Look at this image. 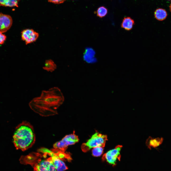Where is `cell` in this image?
Wrapping results in <instances>:
<instances>
[{
    "instance_id": "1",
    "label": "cell",
    "mask_w": 171,
    "mask_h": 171,
    "mask_svg": "<svg viewBox=\"0 0 171 171\" xmlns=\"http://www.w3.org/2000/svg\"><path fill=\"white\" fill-rule=\"evenodd\" d=\"M64 100L61 90L55 87L43 90L40 96L31 100L29 105L34 112L42 116H48L57 114V109Z\"/></svg>"
},
{
    "instance_id": "2",
    "label": "cell",
    "mask_w": 171,
    "mask_h": 171,
    "mask_svg": "<svg viewBox=\"0 0 171 171\" xmlns=\"http://www.w3.org/2000/svg\"><path fill=\"white\" fill-rule=\"evenodd\" d=\"M52 151L45 148L39 149L38 152H33L26 156H22L20 163L29 164L34 171H56L51 156Z\"/></svg>"
},
{
    "instance_id": "3",
    "label": "cell",
    "mask_w": 171,
    "mask_h": 171,
    "mask_svg": "<svg viewBox=\"0 0 171 171\" xmlns=\"http://www.w3.org/2000/svg\"><path fill=\"white\" fill-rule=\"evenodd\" d=\"M13 139L14 144L17 149L24 151L31 148L36 139L32 126L27 121L22 122L16 128Z\"/></svg>"
},
{
    "instance_id": "4",
    "label": "cell",
    "mask_w": 171,
    "mask_h": 171,
    "mask_svg": "<svg viewBox=\"0 0 171 171\" xmlns=\"http://www.w3.org/2000/svg\"><path fill=\"white\" fill-rule=\"evenodd\" d=\"M107 140V136L106 135L96 132L86 142L82 144L81 148L83 152H86L96 147H103Z\"/></svg>"
},
{
    "instance_id": "5",
    "label": "cell",
    "mask_w": 171,
    "mask_h": 171,
    "mask_svg": "<svg viewBox=\"0 0 171 171\" xmlns=\"http://www.w3.org/2000/svg\"><path fill=\"white\" fill-rule=\"evenodd\" d=\"M79 139L74 131L72 134L67 135L61 140L55 143L53 145L54 148L65 152L68 147L78 142Z\"/></svg>"
},
{
    "instance_id": "6",
    "label": "cell",
    "mask_w": 171,
    "mask_h": 171,
    "mask_svg": "<svg viewBox=\"0 0 171 171\" xmlns=\"http://www.w3.org/2000/svg\"><path fill=\"white\" fill-rule=\"evenodd\" d=\"M122 147V145H118L114 149L109 151L103 155L102 160L113 165H115L117 160L120 161V151Z\"/></svg>"
},
{
    "instance_id": "7",
    "label": "cell",
    "mask_w": 171,
    "mask_h": 171,
    "mask_svg": "<svg viewBox=\"0 0 171 171\" xmlns=\"http://www.w3.org/2000/svg\"><path fill=\"white\" fill-rule=\"evenodd\" d=\"M21 33V39L26 45L35 42L39 36L38 33L32 29H24Z\"/></svg>"
},
{
    "instance_id": "8",
    "label": "cell",
    "mask_w": 171,
    "mask_h": 171,
    "mask_svg": "<svg viewBox=\"0 0 171 171\" xmlns=\"http://www.w3.org/2000/svg\"><path fill=\"white\" fill-rule=\"evenodd\" d=\"M12 19L9 15L0 13V32L3 33L9 29L12 25Z\"/></svg>"
},
{
    "instance_id": "9",
    "label": "cell",
    "mask_w": 171,
    "mask_h": 171,
    "mask_svg": "<svg viewBox=\"0 0 171 171\" xmlns=\"http://www.w3.org/2000/svg\"><path fill=\"white\" fill-rule=\"evenodd\" d=\"M52 151V160L57 171H65L68 169L67 167L63 160L59 158L55 153Z\"/></svg>"
},
{
    "instance_id": "10",
    "label": "cell",
    "mask_w": 171,
    "mask_h": 171,
    "mask_svg": "<svg viewBox=\"0 0 171 171\" xmlns=\"http://www.w3.org/2000/svg\"><path fill=\"white\" fill-rule=\"evenodd\" d=\"M163 140L162 137L154 138L150 137L147 140L146 145L150 149H151L152 147L156 148L162 143Z\"/></svg>"
},
{
    "instance_id": "11",
    "label": "cell",
    "mask_w": 171,
    "mask_h": 171,
    "mask_svg": "<svg viewBox=\"0 0 171 171\" xmlns=\"http://www.w3.org/2000/svg\"><path fill=\"white\" fill-rule=\"evenodd\" d=\"M134 24V22L133 20L130 17H127L123 19L121 27L126 30L129 31L132 28Z\"/></svg>"
},
{
    "instance_id": "12",
    "label": "cell",
    "mask_w": 171,
    "mask_h": 171,
    "mask_svg": "<svg viewBox=\"0 0 171 171\" xmlns=\"http://www.w3.org/2000/svg\"><path fill=\"white\" fill-rule=\"evenodd\" d=\"M95 52L91 48L86 49L85 54L84 56V60L87 62L91 63L95 62V58L94 57Z\"/></svg>"
},
{
    "instance_id": "13",
    "label": "cell",
    "mask_w": 171,
    "mask_h": 171,
    "mask_svg": "<svg viewBox=\"0 0 171 171\" xmlns=\"http://www.w3.org/2000/svg\"><path fill=\"white\" fill-rule=\"evenodd\" d=\"M57 68V66L52 60L49 59L46 60L43 69L48 72H52Z\"/></svg>"
},
{
    "instance_id": "14",
    "label": "cell",
    "mask_w": 171,
    "mask_h": 171,
    "mask_svg": "<svg viewBox=\"0 0 171 171\" xmlns=\"http://www.w3.org/2000/svg\"><path fill=\"white\" fill-rule=\"evenodd\" d=\"M154 15L157 19L159 21H162L166 19L167 14L165 10L159 8L155 11Z\"/></svg>"
},
{
    "instance_id": "15",
    "label": "cell",
    "mask_w": 171,
    "mask_h": 171,
    "mask_svg": "<svg viewBox=\"0 0 171 171\" xmlns=\"http://www.w3.org/2000/svg\"><path fill=\"white\" fill-rule=\"evenodd\" d=\"M20 0H0V6L10 7H18Z\"/></svg>"
},
{
    "instance_id": "16",
    "label": "cell",
    "mask_w": 171,
    "mask_h": 171,
    "mask_svg": "<svg viewBox=\"0 0 171 171\" xmlns=\"http://www.w3.org/2000/svg\"><path fill=\"white\" fill-rule=\"evenodd\" d=\"M107 9L104 6H101L98 8L97 10V16L100 18L105 16L107 13Z\"/></svg>"
},
{
    "instance_id": "17",
    "label": "cell",
    "mask_w": 171,
    "mask_h": 171,
    "mask_svg": "<svg viewBox=\"0 0 171 171\" xmlns=\"http://www.w3.org/2000/svg\"><path fill=\"white\" fill-rule=\"evenodd\" d=\"M103 150V147H97L94 148L92 151V155L95 157L100 156L102 154Z\"/></svg>"
},
{
    "instance_id": "18",
    "label": "cell",
    "mask_w": 171,
    "mask_h": 171,
    "mask_svg": "<svg viewBox=\"0 0 171 171\" xmlns=\"http://www.w3.org/2000/svg\"><path fill=\"white\" fill-rule=\"evenodd\" d=\"M6 38V37L3 33L0 32V44H3Z\"/></svg>"
},
{
    "instance_id": "19",
    "label": "cell",
    "mask_w": 171,
    "mask_h": 171,
    "mask_svg": "<svg viewBox=\"0 0 171 171\" xmlns=\"http://www.w3.org/2000/svg\"><path fill=\"white\" fill-rule=\"evenodd\" d=\"M48 1L55 4H59L63 3L66 0H48Z\"/></svg>"
},
{
    "instance_id": "20",
    "label": "cell",
    "mask_w": 171,
    "mask_h": 171,
    "mask_svg": "<svg viewBox=\"0 0 171 171\" xmlns=\"http://www.w3.org/2000/svg\"><path fill=\"white\" fill-rule=\"evenodd\" d=\"M170 10L171 12V3L170 5Z\"/></svg>"
},
{
    "instance_id": "21",
    "label": "cell",
    "mask_w": 171,
    "mask_h": 171,
    "mask_svg": "<svg viewBox=\"0 0 171 171\" xmlns=\"http://www.w3.org/2000/svg\"></svg>"
}]
</instances>
